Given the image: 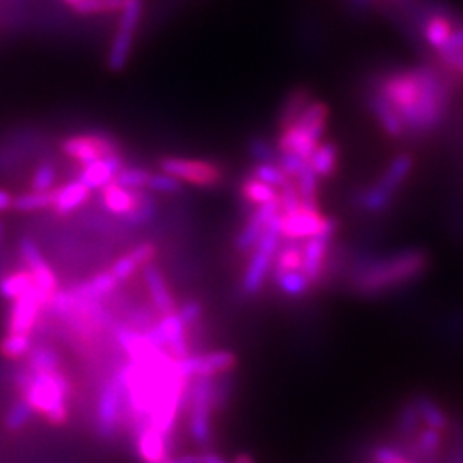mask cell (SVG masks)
<instances>
[{
    "mask_svg": "<svg viewBox=\"0 0 463 463\" xmlns=\"http://www.w3.org/2000/svg\"><path fill=\"white\" fill-rule=\"evenodd\" d=\"M381 95L397 110L405 131L428 134L438 129L447 117L449 88L430 66L402 69L383 78Z\"/></svg>",
    "mask_w": 463,
    "mask_h": 463,
    "instance_id": "cell-1",
    "label": "cell"
},
{
    "mask_svg": "<svg viewBox=\"0 0 463 463\" xmlns=\"http://www.w3.org/2000/svg\"><path fill=\"white\" fill-rule=\"evenodd\" d=\"M17 393L53 428H64L69 422V400L72 383L62 369L53 373H32L28 367L19 369L14 376Z\"/></svg>",
    "mask_w": 463,
    "mask_h": 463,
    "instance_id": "cell-2",
    "label": "cell"
},
{
    "mask_svg": "<svg viewBox=\"0 0 463 463\" xmlns=\"http://www.w3.org/2000/svg\"><path fill=\"white\" fill-rule=\"evenodd\" d=\"M430 261L428 250L417 248L371 260L357 268L352 279L354 290L361 296H376L393 290L424 275Z\"/></svg>",
    "mask_w": 463,
    "mask_h": 463,
    "instance_id": "cell-3",
    "label": "cell"
},
{
    "mask_svg": "<svg viewBox=\"0 0 463 463\" xmlns=\"http://www.w3.org/2000/svg\"><path fill=\"white\" fill-rule=\"evenodd\" d=\"M279 220H280V213L268 223L260 242L256 244L254 250H250L252 254L241 281V290L248 298L258 296L261 292L266 277L271 269V263L275 261V254L280 248L281 233Z\"/></svg>",
    "mask_w": 463,
    "mask_h": 463,
    "instance_id": "cell-4",
    "label": "cell"
},
{
    "mask_svg": "<svg viewBox=\"0 0 463 463\" xmlns=\"http://www.w3.org/2000/svg\"><path fill=\"white\" fill-rule=\"evenodd\" d=\"M128 407H126V392L124 384L114 373L109 380L101 384L97 409H95V430L99 438L112 439L126 422Z\"/></svg>",
    "mask_w": 463,
    "mask_h": 463,
    "instance_id": "cell-5",
    "label": "cell"
},
{
    "mask_svg": "<svg viewBox=\"0 0 463 463\" xmlns=\"http://www.w3.org/2000/svg\"><path fill=\"white\" fill-rule=\"evenodd\" d=\"M141 13H143V0H126L122 7V14L118 19L117 33L109 52V59H107V67L116 74L122 72L129 64L134 34L139 26Z\"/></svg>",
    "mask_w": 463,
    "mask_h": 463,
    "instance_id": "cell-6",
    "label": "cell"
},
{
    "mask_svg": "<svg viewBox=\"0 0 463 463\" xmlns=\"http://www.w3.org/2000/svg\"><path fill=\"white\" fill-rule=\"evenodd\" d=\"M61 151L67 158L86 165L101 158L122 153L118 139L107 133H83L67 136L61 143Z\"/></svg>",
    "mask_w": 463,
    "mask_h": 463,
    "instance_id": "cell-7",
    "label": "cell"
},
{
    "mask_svg": "<svg viewBox=\"0 0 463 463\" xmlns=\"http://www.w3.org/2000/svg\"><path fill=\"white\" fill-rule=\"evenodd\" d=\"M158 166L162 168V172L174 175L181 183L201 189H212L223 181V168L210 160L165 156L160 160Z\"/></svg>",
    "mask_w": 463,
    "mask_h": 463,
    "instance_id": "cell-8",
    "label": "cell"
},
{
    "mask_svg": "<svg viewBox=\"0 0 463 463\" xmlns=\"http://www.w3.org/2000/svg\"><path fill=\"white\" fill-rule=\"evenodd\" d=\"M281 237L290 241H307L317 235H333L338 229V222L325 216L319 210L302 208L292 213H280L279 220Z\"/></svg>",
    "mask_w": 463,
    "mask_h": 463,
    "instance_id": "cell-9",
    "label": "cell"
},
{
    "mask_svg": "<svg viewBox=\"0 0 463 463\" xmlns=\"http://www.w3.org/2000/svg\"><path fill=\"white\" fill-rule=\"evenodd\" d=\"M17 249L24 265L28 266V271L33 275L36 288L40 290L42 298L47 302V307H49L52 298H55V294L59 292V279L55 271L52 269V266L45 260V256L42 254L33 239L23 237L17 244Z\"/></svg>",
    "mask_w": 463,
    "mask_h": 463,
    "instance_id": "cell-10",
    "label": "cell"
},
{
    "mask_svg": "<svg viewBox=\"0 0 463 463\" xmlns=\"http://www.w3.org/2000/svg\"><path fill=\"white\" fill-rule=\"evenodd\" d=\"M47 307V302L42 298L40 290L33 288L24 296L14 298L5 323V333H23L32 335L40 313Z\"/></svg>",
    "mask_w": 463,
    "mask_h": 463,
    "instance_id": "cell-11",
    "label": "cell"
},
{
    "mask_svg": "<svg viewBox=\"0 0 463 463\" xmlns=\"http://www.w3.org/2000/svg\"><path fill=\"white\" fill-rule=\"evenodd\" d=\"M280 213V201H271L261 206H256V210L249 216L248 223L239 232L235 239V249L239 252H250L260 242L261 235L265 233L268 223Z\"/></svg>",
    "mask_w": 463,
    "mask_h": 463,
    "instance_id": "cell-12",
    "label": "cell"
},
{
    "mask_svg": "<svg viewBox=\"0 0 463 463\" xmlns=\"http://www.w3.org/2000/svg\"><path fill=\"white\" fill-rule=\"evenodd\" d=\"M143 280L146 285L151 304L160 316L170 315L177 311V302L172 296V290L166 283L165 277L158 266L149 263L143 268Z\"/></svg>",
    "mask_w": 463,
    "mask_h": 463,
    "instance_id": "cell-13",
    "label": "cell"
},
{
    "mask_svg": "<svg viewBox=\"0 0 463 463\" xmlns=\"http://www.w3.org/2000/svg\"><path fill=\"white\" fill-rule=\"evenodd\" d=\"M331 237L333 235H317L313 239H307L306 244L302 246V250H304L302 271L313 285L321 280V277L325 273Z\"/></svg>",
    "mask_w": 463,
    "mask_h": 463,
    "instance_id": "cell-14",
    "label": "cell"
},
{
    "mask_svg": "<svg viewBox=\"0 0 463 463\" xmlns=\"http://www.w3.org/2000/svg\"><path fill=\"white\" fill-rule=\"evenodd\" d=\"M317 145H319L317 137L307 133L304 128H300L294 122L288 128L281 129L279 141H277V149H279V153H292V155H298L300 158L309 162Z\"/></svg>",
    "mask_w": 463,
    "mask_h": 463,
    "instance_id": "cell-15",
    "label": "cell"
},
{
    "mask_svg": "<svg viewBox=\"0 0 463 463\" xmlns=\"http://www.w3.org/2000/svg\"><path fill=\"white\" fill-rule=\"evenodd\" d=\"M122 166H124L122 155L101 158V160L83 165V170L80 174V181L86 184L91 191L101 189L103 185L114 183V179H116V175Z\"/></svg>",
    "mask_w": 463,
    "mask_h": 463,
    "instance_id": "cell-16",
    "label": "cell"
},
{
    "mask_svg": "<svg viewBox=\"0 0 463 463\" xmlns=\"http://www.w3.org/2000/svg\"><path fill=\"white\" fill-rule=\"evenodd\" d=\"M90 198H91V189L78 179L55 189V199H53L52 210L59 216L72 215L83 206L84 203H88Z\"/></svg>",
    "mask_w": 463,
    "mask_h": 463,
    "instance_id": "cell-17",
    "label": "cell"
},
{
    "mask_svg": "<svg viewBox=\"0 0 463 463\" xmlns=\"http://www.w3.org/2000/svg\"><path fill=\"white\" fill-rule=\"evenodd\" d=\"M101 201L112 215L128 216L137 204V191L117 183L107 184L101 187Z\"/></svg>",
    "mask_w": 463,
    "mask_h": 463,
    "instance_id": "cell-18",
    "label": "cell"
},
{
    "mask_svg": "<svg viewBox=\"0 0 463 463\" xmlns=\"http://www.w3.org/2000/svg\"><path fill=\"white\" fill-rule=\"evenodd\" d=\"M117 285H118V281L116 280V277L112 275L110 269H107V271H99L90 280L76 285L71 290L80 300L99 302L101 298L110 296L116 290Z\"/></svg>",
    "mask_w": 463,
    "mask_h": 463,
    "instance_id": "cell-19",
    "label": "cell"
},
{
    "mask_svg": "<svg viewBox=\"0 0 463 463\" xmlns=\"http://www.w3.org/2000/svg\"><path fill=\"white\" fill-rule=\"evenodd\" d=\"M369 107H371L374 117L378 118L383 131L390 137H402L403 134L407 133L397 110L388 103V99H384L378 90L371 93Z\"/></svg>",
    "mask_w": 463,
    "mask_h": 463,
    "instance_id": "cell-20",
    "label": "cell"
},
{
    "mask_svg": "<svg viewBox=\"0 0 463 463\" xmlns=\"http://www.w3.org/2000/svg\"><path fill=\"white\" fill-rule=\"evenodd\" d=\"M457 24L451 17L447 14H432L428 17L426 24H424V38L428 42V45L434 50L445 49L447 47L451 34L455 33Z\"/></svg>",
    "mask_w": 463,
    "mask_h": 463,
    "instance_id": "cell-21",
    "label": "cell"
},
{
    "mask_svg": "<svg viewBox=\"0 0 463 463\" xmlns=\"http://www.w3.org/2000/svg\"><path fill=\"white\" fill-rule=\"evenodd\" d=\"M328 118H330L328 105L325 101H316V99H313L304 109V112L298 116L296 124H298L300 128H304L307 133L313 134L315 137L321 141L323 134L326 131V126H328Z\"/></svg>",
    "mask_w": 463,
    "mask_h": 463,
    "instance_id": "cell-22",
    "label": "cell"
},
{
    "mask_svg": "<svg viewBox=\"0 0 463 463\" xmlns=\"http://www.w3.org/2000/svg\"><path fill=\"white\" fill-rule=\"evenodd\" d=\"M414 168V158L409 153H402L395 156L388 168L384 170V174L381 175L378 184H381L384 189L397 193L398 189L403 185V183L409 179L411 172Z\"/></svg>",
    "mask_w": 463,
    "mask_h": 463,
    "instance_id": "cell-23",
    "label": "cell"
},
{
    "mask_svg": "<svg viewBox=\"0 0 463 463\" xmlns=\"http://www.w3.org/2000/svg\"><path fill=\"white\" fill-rule=\"evenodd\" d=\"M393 198H395V193L384 189L381 184L376 183L371 187L359 191L355 203L361 210H364L371 215H376V213L386 212L392 206Z\"/></svg>",
    "mask_w": 463,
    "mask_h": 463,
    "instance_id": "cell-24",
    "label": "cell"
},
{
    "mask_svg": "<svg viewBox=\"0 0 463 463\" xmlns=\"http://www.w3.org/2000/svg\"><path fill=\"white\" fill-rule=\"evenodd\" d=\"M338 158H340V151L338 146L331 141L326 143H319L316 148L313 156L309 158V166L316 172L317 177L321 179H330L335 175L336 168H338Z\"/></svg>",
    "mask_w": 463,
    "mask_h": 463,
    "instance_id": "cell-25",
    "label": "cell"
},
{
    "mask_svg": "<svg viewBox=\"0 0 463 463\" xmlns=\"http://www.w3.org/2000/svg\"><path fill=\"white\" fill-rule=\"evenodd\" d=\"M311 101H313V97H311V91L307 88H304V86L294 88L288 93V97L283 101V107H281L280 117H279L280 129H285L290 124H294Z\"/></svg>",
    "mask_w": 463,
    "mask_h": 463,
    "instance_id": "cell-26",
    "label": "cell"
},
{
    "mask_svg": "<svg viewBox=\"0 0 463 463\" xmlns=\"http://www.w3.org/2000/svg\"><path fill=\"white\" fill-rule=\"evenodd\" d=\"M36 288L33 275L28 269H17L0 277V298L7 300L24 296L26 292Z\"/></svg>",
    "mask_w": 463,
    "mask_h": 463,
    "instance_id": "cell-27",
    "label": "cell"
},
{
    "mask_svg": "<svg viewBox=\"0 0 463 463\" xmlns=\"http://www.w3.org/2000/svg\"><path fill=\"white\" fill-rule=\"evenodd\" d=\"M55 199V189L52 191H30V193H21L14 196L13 201V210L16 213H36V212H45L52 210Z\"/></svg>",
    "mask_w": 463,
    "mask_h": 463,
    "instance_id": "cell-28",
    "label": "cell"
},
{
    "mask_svg": "<svg viewBox=\"0 0 463 463\" xmlns=\"http://www.w3.org/2000/svg\"><path fill=\"white\" fill-rule=\"evenodd\" d=\"M273 279L281 294L292 298H304L313 285L304 271H273Z\"/></svg>",
    "mask_w": 463,
    "mask_h": 463,
    "instance_id": "cell-29",
    "label": "cell"
},
{
    "mask_svg": "<svg viewBox=\"0 0 463 463\" xmlns=\"http://www.w3.org/2000/svg\"><path fill=\"white\" fill-rule=\"evenodd\" d=\"M26 367L32 373H53L62 369V357L59 350L50 345H36L28 354Z\"/></svg>",
    "mask_w": 463,
    "mask_h": 463,
    "instance_id": "cell-30",
    "label": "cell"
},
{
    "mask_svg": "<svg viewBox=\"0 0 463 463\" xmlns=\"http://www.w3.org/2000/svg\"><path fill=\"white\" fill-rule=\"evenodd\" d=\"M241 196L248 204L261 206L266 203L277 201L279 199V189L256 179V177H252V175H249L241 184Z\"/></svg>",
    "mask_w": 463,
    "mask_h": 463,
    "instance_id": "cell-31",
    "label": "cell"
},
{
    "mask_svg": "<svg viewBox=\"0 0 463 463\" xmlns=\"http://www.w3.org/2000/svg\"><path fill=\"white\" fill-rule=\"evenodd\" d=\"M33 348L32 335L23 333H5L0 340V355L7 361H19L28 357Z\"/></svg>",
    "mask_w": 463,
    "mask_h": 463,
    "instance_id": "cell-32",
    "label": "cell"
},
{
    "mask_svg": "<svg viewBox=\"0 0 463 463\" xmlns=\"http://www.w3.org/2000/svg\"><path fill=\"white\" fill-rule=\"evenodd\" d=\"M158 213L156 199L148 193V189L137 191V204L129 215L126 216V222L129 227H145L155 220Z\"/></svg>",
    "mask_w": 463,
    "mask_h": 463,
    "instance_id": "cell-33",
    "label": "cell"
},
{
    "mask_svg": "<svg viewBox=\"0 0 463 463\" xmlns=\"http://www.w3.org/2000/svg\"><path fill=\"white\" fill-rule=\"evenodd\" d=\"M33 417V409L28 405L26 400L19 397L14 403H11L4 415V428L11 434H17L30 426Z\"/></svg>",
    "mask_w": 463,
    "mask_h": 463,
    "instance_id": "cell-34",
    "label": "cell"
},
{
    "mask_svg": "<svg viewBox=\"0 0 463 463\" xmlns=\"http://www.w3.org/2000/svg\"><path fill=\"white\" fill-rule=\"evenodd\" d=\"M319 177L316 175L315 170L307 165L304 166L300 172H298V177L294 179L296 185H298V194L302 198L304 203V208H309V210H319L317 208V181Z\"/></svg>",
    "mask_w": 463,
    "mask_h": 463,
    "instance_id": "cell-35",
    "label": "cell"
},
{
    "mask_svg": "<svg viewBox=\"0 0 463 463\" xmlns=\"http://www.w3.org/2000/svg\"><path fill=\"white\" fill-rule=\"evenodd\" d=\"M304 250L298 244H288L275 254V271H302Z\"/></svg>",
    "mask_w": 463,
    "mask_h": 463,
    "instance_id": "cell-36",
    "label": "cell"
},
{
    "mask_svg": "<svg viewBox=\"0 0 463 463\" xmlns=\"http://www.w3.org/2000/svg\"><path fill=\"white\" fill-rule=\"evenodd\" d=\"M149 177H151V172H148L146 168L124 165L118 170L114 183L120 184L133 191H141V189H148Z\"/></svg>",
    "mask_w": 463,
    "mask_h": 463,
    "instance_id": "cell-37",
    "label": "cell"
},
{
    "mask_svg": "<svg viewBox=\"0 0 463 463\" xmlns=\"http://www.w3.org/2000/svg\"><path fill=\"white\" fill-rule=\"evenodd\" d=\"M126 0H80L72 5L78 14L91 16V14H103V13H116L122 11Z\"/></svg>",
    "mask_w": 463,
    "mask_h": 463,
    "instance_id": "cell-38",
    "label": "cell"
},
{
    "mask_svg": "<svg viewBox=\"0 0 463 463\" xmlns=\"http://www.w3.org/2000/svg\"><path fill=\"white\" fill-rule=\"evenodd\" d=\"M250 175L263 181V183L273 185V187H277V189H280L290 181V177H287L285 172L277 164H256L252 172H250Z\"/></svg>",
    "mask_w": 463,
    "mask_h": 463,
    "instance_id": "cell-39",
    "label": "cell"
},
{
    "mask_svg": "<svg viewBox=\"0 0 463 463\" xmlns=\"http://www.w3.org/2000/svg\"><path fill=\"white\" fill-rule=\"evenodd\" d=\"M249 155L256 164H275L279 158V149L269 145L263 137H252L249 141Z\"/></svg>",
    "mask_w": 463,
    "mask_h": 463,
    "instance_id": "cell-40",
    "label": "cell"
},
{
    "mask_svg": "<svg viewBox=\"0 0 463 463\" xmlns=\"http://www.w3.org/2000/svg\"><path fill=\"white\" fill-rule=\"evenodd\" d=\"M181 189H183V183L166 172L151 174V177H149L148 191H153V193L175 194Z\"/></svg>",
    "mask_w": 463,
    "mask_h": 463,
    "instance_id": "cell-41",
    "label": "cell"
},
{
    "mask_svg": "<svg viewBox=\"0 0 463 463\" xmlns=\"http://www.w3.org/2000/svg\"><path fill=\"white\" fill-rule=\"evenodd\" d=\"M57 184V170L52 164H42L34 170L32 179V189L33 191H52Z\"/></svg>",
    "mask_w": 463,
    "mask_h": 463,
    "instance_id": "cell-42",
    "label": "cell"
},
{
    "mask_svg": "<svg viewBox=\"0 0 463 463\" xmlns=\"http://www.w3.org/2000/svg\"><path fill=\"white\" fill-rule=\"evenodd\" d=\"M139 269V266L137 263L134 261L133 258L129 256V254H126V256H120L118 260L114 261V265L110 268V271H112V275L116 277V280L118 283H124V281L131 280L134 275H136V271Z\"/></svg>",
    "mask_w": 463,
    "mask_h": 463,
    "instance_id": "cell-43",
    "label": "cell"
},
{
    "mask_svg": "<svg viewBox=\"0 0 463 463\" xmlns=\"http://www.w3.org/2000/svg\"><path fill=\"white\" fill-rule=\"evenodd\" d=\"M177 313L183 317L184 323L187 328L194 326L198 323L199 319L203 317V304L196 300V298H187L185 302H183L179 307H177Z\"/></svg>",
    "mask_w": 463,
    "mask_h": 463,
    "instance_id": "cell-44",
    "label": "cell"
},
{
    "mask_svg": "<svg viewBox=\"0 0 463 463\" xmlns=\"http://www.w3.org/2000/svg\"><path fill=\"white\" fill-rule=\"evenodd\" d=\"M277 165L280 166L287 177L296 179L298 175V172H300L304 166L307 165V160L300 158L298 155H292V153H279Z\"/></svg>",
    "mask_w": 463,
    "mask_h": 463,
    "instance_id": "cell-45",
    "label": "cell"
},
{
    "mask_svg": "<svg viewBox=\"0 0 463 463\" xmlns=\"http://www.w3.org/2000/svg\"><path fill=\"white\" fill-rule=\"evenodd\" d=\"M156 254H158V248H156V244H153V242H141V244L134 246V248L129 250V256L133 258L139 268H145V266L149 265V263H153V260L156 258Z\"/></svg>",
    "mask_w": 463,
    "mask_h": 463,
    "instance_id": "cell-46",
    "label": "cell"
},
{
    "mask_svg": "<svg viewBox=\"0 0 463 463\" xmlns=\"http://www.w3.org/2000/svg\"><path fill=\"white\" fill-rule=\"evenodd\" d=\"M439 61L449 71H455V72L463 74V50H458V52H443V53H439Z\"/></svg>",
    "mask_w": 463,
    "mask_h": 463,
    "instance_id": "cell-47",
    "label": "cell"
},
{
    "mask_svg": "<svg viewBox=\"0 0 463 463\" xmlns=\"http://www.w3.org/2000/svg\"><path fill=\"white\" fill-rule=\"evenodd\" d=\"M458 50H463V26L455 30V33L451 34L447 47L439 50L438 53H443V52H458Z\"/></svg>",
    "mask_w": 463,
    "mask_h": 463,
    "instance_id": "cell-48",
    "label": "cell"
},
{
    "mask_svg": "<svg viewBox=\"0 0 463 463\" xmlns=\"http://www.w3.org/2000/svg\"><path fill=\"white\" fill-rule=\"evenodd\" d=\"M13 201H14V196L7 189L0 187V215L13 210Z\"/></svg>",
    "mask_w": 463,
    "mask_h": 463,
    "instance_id": "cell-49",
    "label": "cell"
},
{
    "mask_svg": "<svg viewBox=\"0 0 463 463\" xmlns=\"http://www.w3.org/2000/svg\"><path fill=\"white\" fill-rule=\"evenodd\" d=\"M4 239H5V227H4V223L0 222V249L4 246Z\"/></svg>",
    "mask_w": 463,
    "mask_h": 463,
    "instance_id": "cell-50",
    "label": "cell"
},
{
    "mask_svg": "<svg viewBox=\"0 0 463 463\" xmlns=\"http://www.w3.org/2000/svg\"><path fill=\"white\" fill-rule=\"evenodd\" d=\"M64 2H66V4H69V5H71V7H72V5H74V4H78V2H80V0H64Z\"/></svg>",
    "mask_w": 463,
    "mask_h": 463,
    "instance_id": "cell-51",
    "label": "cell"
}]
</instances>
